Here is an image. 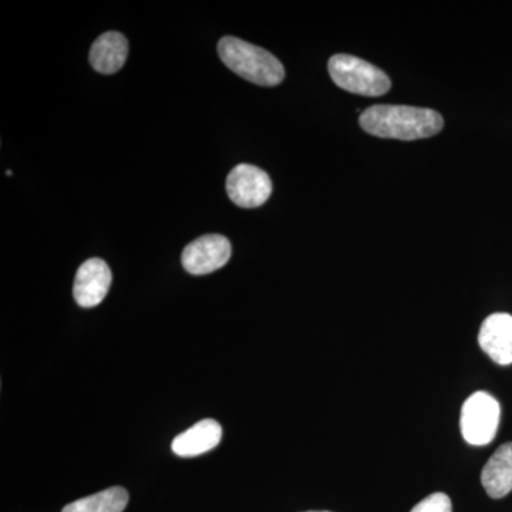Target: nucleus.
<instances>
[{
	"label": "nucleus",
	"instance_id": "4",
	"mask_svg": "<svg viewBox=\"0 0 512 512\" xmlns=\"http://www.w3.org/2000/svg\"><path fill=\"white\" fill-rule=\"evenodd\" d=\"M501 407L485 392L471 394L461 409V434L471 446H487L497 436Z\"/></svg>",
	"mask_w": 512,
	"mask_h": 512
},
{
	"label": "nucleus",
	"instance_id": "3",
	"mask_svg": "<svg viewBox=\"0 0 512 512\" xmlns=\"http://www.w3.org/2000/svg\"><path fill=\"white\" fill-rule=\"evenodd\" d=\"M328 67L333 82L346 92L377 97L383 96L392 87L386 73L359 57L335 55L330 57Z\"/></svg>",
	"mask_w": 512,
	"mask_h": 512
},
{
	"label": "nucleus",
	"instance_id": "2",
	"mask_svg": "<svg viewBox=\"0 0 512 512\" xmlns=\"http://www.w3.org/2000/svg\"><path fill=\"white\" fill-rule=\"evenodd\" d=\"M218 55L228 69L258 86L274 87L284 80V66L271 52L238 37H222Z\"/></svg>",
	"mask_w": 512,
	"mask_h": 512
},
{
	"label": "nucleus",
	"instance_id": "9",
	"mask_svg": "<svg viewBox=\"0 0 512 512\" xmlns=\"http://www.w3.org/2000/svg\"><path fill=\"white\" fill-rule=\"evenodd\" d=\"M221 440V424L215 420L205 419L175 437L171 447L178 457H197L214 450Z\"/></svg>",
	"mask_w": 512,
	"mask_h": 512
},
{
	"label": "nucleus",
	"instance_id": "6",
	"mask_svg": "<svg viewBox=\"0 0 512 512\" xmlns=\"http://www.w3.org/2000/svg\"><path fill=\"white\" fill-rule=\"evenodd\" d=\"M231 254V242L227 238L210 234L188 244L181 262L191 275H207L227 265Z\"/></svg>",
	"mask_w": 512,
	"mask_h": 512
},
{
	"label": "nucleus",
	"instance_id": "11",
	"mask_svg": "<svg viewBox=\"0 0 512 512\" xmlns=\"http://www.w3.org/2000/svg\"><path fill=\"white\" fill-rule=\"evenodd\" d=\"M128 42L119 32H107L101 35L90 49V63L101 74L119 72L126 63Z\"/></svg>",
	"mask_w": 512,
	"mask_h": 512
},
{
	"label": "nucleus",
	"instance_id": "5",
	"mask_svg": "<svg viewBox=\"0 0 512 512\" xmlns=\"http://www.w3.org/2000/svg\"><path fill=\"white\" fill-rule=\"evenodd\" d=\"M228 197L241 208H258L269 200L272 181L261 168L251 164H239L227 178Z\"/></svg>",
	"mask_w": 512,
	"mask_h": 512
},
{
	"label": "nucleus",
	"instance_id": "10",
	"mask_svg": "<svg viewBox=\"0 0 512 512\" xmlns=\"http://www.w3.org/2000/svg\"><path fill=\"white\" fill-rule=\"evenodd\" d=\"M481 483L491 498H504L512 491V443H505L487 461Z\"/></svg>",
	"mask_w": 512,
	"mask_h": 512
},
{
	"label": "nucleus",
	"instance_id": "13",
	"mask_svg": "<svg viewBox=\"0 0 512 512\" xmlns=\"http://www.w3.org/2000/svg\"><path fill=\"white\" fill-rule=\"evenodd\" d=\"M412 512H453V505L448 495L434 493L421 500Z\"/></svg>",
	"mask_w": 512,
	"mask_h": 512
},
{
	"label": "nucleus",
	"instance_id": "8",
	"mask_svg": "<svg viewBox=\"0 0 512 512\" xmlns=\"http://www.w3.org/2000/svg\"><path fill=\"white\" fill-rule=\"evenodd\" d=\"M478 343L497 365L512 363V316L493 313L484 320L478 333Z\"/></svg>",
	"mask_w": 512,
	"mask_h": 512
},
{
	"label": "nucleus",
	"instance_id": "1",
	"mask_svg": "<svg viewBox=\"0 0 512 512\" xmlns=\"http://www.w3.org/2000/svg\"><path fill=\"white\" fill-rule=\"evenodd\" d=\"M359 123L372 136L403 141L436 136L444 126L443 117L437 111L390 104L369 107L363 111Z\"/></svg>",
	"mask_w": 512,
	"mask_h": 512
},
{
	"label": "nucleus",
	"instance_id": "12",
	"mask_svg": "<svg viewBox=\"0 0 512 512\" xmlns=\"http://www.w3.org/2000/svg\"><path fill=\"white\" fill-rule=\"evenodd\" d=\"M127 504L126 488L111 487L66 505L62 512H123Z\"/></svg>",
	"mask_w": 512,
	"mask_h": 512
},
{
	"label": "nucleus",
	"instance_id": "14",
	"mask_svg": "<svg viewBox=\"0 0 512 512\" xmlns=\"http://www.w3.org/2000/svg\"><path fill=\"white\" fill-rule=\"evenodd\" d=\"M308 512H330V511H308Z\"/></svg>",
	"mask_w": 512,
	"mask_h": 512
},
{
	"label": "nucleus",
	"instance_id": "7",
	"mask_svg": "<svg viewBox=\"0 0 512 512\" xmlns=\"http://www.w3.org/2000/svg\"><path fill=\"white\" fill-rule=\"evenodd\" d=\"M111 286L109 265L100 258L84 262L74 278L73 296L82 308H94L106 298Z\"/></svg>",
	"mask_w": 512,
	"mask_h": 512
}]
</instances>
